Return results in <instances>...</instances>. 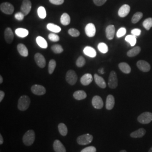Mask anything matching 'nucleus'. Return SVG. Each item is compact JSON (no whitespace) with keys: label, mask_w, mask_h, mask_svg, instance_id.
I'll use <instances>...</instances> for the list:
<instances>
[{"label":"nucleus","mask_w":152,"mask_h":152,"mask_svg":"<svg viewBox=\"0 0 152 152\" xmlns=\"http://www.w3.org/2000/svg\"><path fill=\"white\" fill-rule=\"evenodd\" d=\"M98 72H99V73H100V74H102V75L104 73V69L103 68H100V69H99Z\"/></svg>","instance_id":"obj_49"},{"label":"nucleus","mask_w":152,"mask_h":152,"mask_svg":"<svg viewBox=\"0 0 152 152\" xmlns=\"http://www.w3.org/2000/svg\"><path fill=\"white\" fill-rule=\"evenodd\" d=\"M3 142H4V139H3V137H2V135L1 134V135H0V144H1V145L2 144Z\"/></svg>","instance_id":"obj_50"},{"label":"nucleus","mask_w":152,"mask_h":152,"mask_svg":"<svg viewBox=\"0 0 152 152\" xmlns=\"http://www.w3.org/2000/svg\"><path fill=\"white\" fill-rule=\"evenodd\" d=\"M86 63V61L85 58L83 57V56H79V58L77 59V60L76 61V65L78 66V67H82Z\"/></svg>","instance_id":"obj_39"},{"label":"nucleus","mask_w":152,"mask_h":152,"mask_svg":"<svg viewBox=\"0 0 152 152\" xmlns=\"http://www.w3.org/2000/svg\"><path fill=\"white\" fill-rule=\"evenodd\" d=\"M24 16H25L24 14L20 11V12H17L16 14H15V18L18 20L21 21V20H23L24 19Z\"/></svg>","instance_id":"obj_44"},{"label":"nucleus","mask_w":152,"mask_h":152,"mask_svg":"<svg viewBox=\"0 0 152 152\" xmlns=\"http://www.w3.org/2000/svg\"><path fill=\"white\" fill-rule=\"evenodd\" d=\"M92 76L90 73H86L82 77L80 81L82 85L84 86L89 85L92 81Z\"/></svg>","instance_id":"obj_17"},{"label":"nucleus","mask_w":152,"mask_h":152,"mask_svg":"<svg viewBox=\"0 0 152 152\" xmlns=\"http://www.w3.org/2000/svg\"><path fill=\"white\" fill-rule=\"evenodd\" d=\"M146 134V130L144 128H140L137 130L131 132L130 136L132 138H140Z\"/></svg>","instance_id":"obj_20"},{"label":"nucleus","mask_w":152,"mask_h":152,"mask_svg":"<svg viewBox=\"0 0 152 152\" xmlns=\"http://www.w3.org/2000/svg\"><path fill=\"white\" fill-rule=\"evenodd\" d=\"M130 11V6L129 5L125 4L122 6L118 10V15L121 18H125L127 16Z\"/></svg>","instance_id":"obj_15"},{"label":"nucleus","mask_w":152,"mask_h":152,"mask_svg":"<svg viewBox=\"0 0 152 152\" xmlns=\"http://www.w3.org/2000/svg\"><path fill=\"white\" fill-rule=\"evenodd\" d=\"M93 140V136L89 134H84L81 136H78L77 139V143L79 145H85L90 144Z\"/></svg>","instance_id":"obj_3"},{"label":"nucleus","mask_w":152,"mask_h":152,"mask_svg":"<svg viewBox=\"0 0 152 152\" xmlns=\"http://www.w3.org/2000/svg\"><path fill=\"white\" fill-rule=\"evenodd\" d=\"M94 80H95V83L97 84V85L99 87H100L102 88H105L107 86L106 82L104 80L103 78L101 76H99L97 74H95L94 75Z\"/></svg>","instance_id":"obj_19"},{"label":"nucleus","mask_w":152,"mask_h":152,"mask_svg":"<svg viewBox=\"0 0 152 152\" xmlns=\"http://www.w3.org/2000/svg\"><path fill=\"white\" fill-rule=\"evenodd\" d=\"M126 33V29L124 27H122L118 29L117 33V37L118 38H120L123 37Z\"/></svg>","instance_id":"obj_42"},{"label":"nucleus","mask_w":152,"mask_h":152,"mask_svg":"<svg viewBox=\"0 0 152 152\" xmlns=\"http://www.w3.org/2000/svg\"><path fill=\"white\" fill-rule=\"evenodd\" d=\"M17 50L19 53V54L22 56L27 57L28 55V50L27 47L23 44H19L17 46Z\"/></svg>","instance_id":"obj_22"},{"label":"nucleus","mask_w":152,"mask_h":152,"mask_svg":"<svg viewBox=\"0 0 152 152\" xmlns=\"http://www.w3.org/2000/svg\"><path fill=\"white\" fill-rule=\"evenodd\" d=\"M141 51V48L139 46H136L132 49H131L130 50H129L127 53V55L129 57H134L136 55L139 54V53Z\"/></svg>","instance_id":"obj_29"},{"label":"nucleus","mask_w":152,"mask_h":152,"mask_svg":"<svg viewBox=\"0 0 152 152\" xmlns=\"http://www.w3.org/2000/svg\"><path fill=\"white\" fill-rule=\"evenodd\" d=\"M36 42L38 46L42 49H46L48 46V44L46 39L41 36H38L36 38Z\"/></svg>","instance_id":"obj_27"},{"label":"nucleus","mask_w":152,"mask_h":152,"mask_svg":"<svg viewBox=\"0 0 152 152\" xmlns=\"http://www.w3.org/2000/svg\"><path fill=\"white\" fill-rule=\"evenodd\" d=\"M98 50L103 54H105L108 51V47L107 45L103 42H101L98 44Z\"/></svg>","instance_id":"obj_34"},{"label":"nucleus","mask_w":152,"mask_h":152,"mask_svg":"<svg viewBox=\"0 0 152 152\" xmlns=\"http://www.w3.org/2000/svg\"><path fill=\"white\" fill-rule=\"evenodd\" d=\"M85 33L88 37H92L95 35L96 28L94 24L89 23L85 27Z\"/></svg>","instance_id":"obj_13"},{"label":"nucleus","mask_w":152,"mask_h":152,"mask_svg":"<svg viewBox=\"0 0 152 152\" xmlns=\"http://www.w3.org/2000/svg\"><path fill=\"white\" fill-rule=\"evenodd\" d=\"M78 77L76 72L73 70H69L66 72L65 76V80L69 85H74L77 81Z\"/></svg>","instance_id":"obj_5"},{"label":"nucleus","mask_w":152,"mask_h":152,"mask_svg":"<svg viewBox=\"0 0 152 152\" xmlns=\"http://www.w3.org/2000/svg\"><path fill=\"white\" fill-rule=\"evenodd\" d=\"M148 152H152V147L149 149V150Z\"/></svg>","instance_id":"obj_52"},{"label":"nucleus","mask_w":152,"mask_h":152,"mask_svg":"<svg viewBox=\"0 0 152 152\" xmlns=\"http://www.w3.org/2000/svg\"><path fill=\"white\" fill-rule=\"evenodd\" d=\"M137 121L142 124H148L152 121V113L145 112L141 113L137 117Z\"/></svg>","instance_id":"obj_4"},{"label":"nucleus","mask_w":152,"mask_h":152,"mask_svg":"<svg viewBox=\"0 0 152 152\" xmlns=\"http://www.w3.org/2000/svg\"><path fill=\"white\" fill-rule=\"evenodd\" d=\"M4 36L6 42L8 44H11L13 41L14 35L12 32V31L10 28H7L4 32Z\"/></svg>","instance_id":"obj_14"},{"label":"nucleus","mask_w":152,"mask_h":152,"mask_svg":"<svg viewBox=\"0 0 152 152\" xmlns=\"http://www.w3.org/2000/svg\"><path fill=\"white\" fill-rule=\"evenodd\" d=\"M143 27L149 31L152 27V18L146 19L142 23Z\"/></svg>","instance_id":"obj_35"},{"label":"nucleus","mask_w":152,"mask_h":152,"mask_svg":"<svg viewBox=\"0 0 152 152\" xmlns=\"http://www.w3.org/2000/svg\"><path fill=\"white\" fill-rule=\"evenodd\" d=\"M105 33H106V37L109 40L113 39L114 37L115 34V27L113 25H109L108 26L106 29H105Z\"/></svg>","instance_id":"obj_18"},{"label":"nucleus","mask_w":152,"mask_h":152,"mask_svg":"<svg viewBox=\"0 0 152 152\" xmlns=\"http://www.w3.org/2000/svg\"><path fill=\"white\" fill-rule=\"evenodd\" d=\"M56 65V61L54 59H52L49 61V68H48L49 74L51 75L52 73H53L55 69Z\"/></svg>","instance_id":"obj_38"},{"label":"nucleus","mask_w":152,"mask_h":152,"mask_svg":"<svg viewBox=\"0 0 152 152\" xmlns=\"http://www.w3.org/2000/svg\"><path fill=\"white\" fill-rule=\"evenodd\" d=\"M81 152H96V149L95 147H88L82 149Z\"/></svg>","instance_id":"obj_43"},{"label":"nucleus","mask_w":152,"mask_h":152,"mask_svg":"<svg viewBox=\"0 0 152 152\" xmlns=\"http://www.w3.org/2000/svg\"><path fill=\"white\" fill-rule=\"evenodd\" d=\"M31 104V99L27 95H23L19 99L18 108L21 111H25L27 109Z\"/></svg>","instance_id":"obj_1"},{"label":"nucleus","mask_w":152,"mask_h":152,"mask_svg":"<svg viewBox=\"0 0 152 152\" xmlns=\"http://www.w3.org/2000/svg\"><path fill=\"white\" fill-rule=\"evenodd\" d=\"M32 8V3L30 0H23L20 7V11L25 16L27 15L30 12Z\"/></svg>","instance_id":"obj_8"},{"label":"nucleus","mask_w":152,"mask_h":152,"mask_svg":"<svg viewBox=\"0 0 152 152\" xmlns=\"http://www.w3.org/2000/svg\"><path fill=\"white\" fill-rule=\"evenodd\" d=\"M60 22L63 26H68L71 23V18L67 13H64L60 18Z\"/></svg>","instance_id":"obj_28"},{"label":"nucleus","mask_w":152,"mask_h":152,"mask_svg":"<svg viewBox=\"0 0 152 152\" xmlns=\"http://www.w3.org/2000/svg\"><path fill=\"white\" fill-rule=\"evenodd\" d=\"M141 30L140 29L138 28H136V29H134L131 31V34L136 37L139 36L141 34Z\"/></svg>","instance_id":"obj_47"},{"label":"nucleus","mask_w":152,"mask_h":152,"mask_svg":"<svg viewBox=\"0 0 152 152\" xmlns=\"http://www.w3.org/2000/svg\"><path fill=\"white\" fill-rule=\"evenodd\" d=\"M35 140V132L32 130L27 131L23 137V143L26 146H31Z\"/></svg>","instance_id":"obj_2"},{"label":"nucleus","mask_w":152,"mask_h":152,"mask_svg":"<svg viewBox=\"0 0 152 152\" xmlns=\"http://www.w3.org/2000/svg\"><path fill=\"white\" fill-rule=\"evenodd\" d=\"M38 16L41 19H45L46 17V11L43 6H40L37 10Z\"/></svg>","instance_id":"obj_37"},{"label":"nucleus","mask_w":152,"mask_h":152,"mask_svg":"<svg viewBox=\"0 0 152 152\" xmlns=\"http://www.w3.org/2000/svg\"><path fill=\"white\" fill-rule=\"evenodd\" d=\"M2 82H3V78L2 76H0V83L1 84L2 83Z\"/></svg>","instance_id":"obj_51"},{"label":"nucleus","mask_w":152,"mask_h":152,"mask_svg":"<svg viewBox=\"0 0 152 152\" xmlns=\"http://www.w3.org/2000/svg\"><path fill=\"white\" fill-rule=\"evenodd\" d=\"M33 94L36 95H43L46 93V88L43 86L39 85H34L31 87Z\"/></svg>","instance_id":"obj_9"},{"label":"nucleus","mask_w":152,"mask_h":152,"mask_svg":"<svg viewBox=\"0 0 152 152\" xmlns=\"http://www.w3.org/2000/svg\"><path fill=\"white\" fill-rule=\"evenodd\" d=\"M34 60L39 68H44L46 66V60L44 56L40 53H36L34 55Z\"/></svg>","instance_id":"obj_10"},{"label":"nucleus","mask_w":152,"mask_h":152,"mask_svg":"<svg viewBox=\"0 0 152 152\" xmlns=\"http://www.w3.org/2000/svg\"><path fill=\"white\" fill-rule=\"evenodd\" d=\"M83 53L90 58H95L96 56L95 50L90 46H86L83 49Z\"/></svg>","instance_id":"obj_23"},{"label":"nucleus","mask_w":152,"mask_h":152,"mask_svg":"<svg viewBox=\"0 0 152 152\" xmlns=\"http://www.w3.org/2000/svg\"><path fill=\"white\" fill-rule=\"evenodd\" d=\"M47 28L49 29V31L54 33L60 32L61 30V28L59 27L57 25H55L53 23H49L47 25Z\"/></svg>","instance_id":"obj_31"},{"label":"nucleus","mask_w":152,"mask_h":152,"mask_svg":"<svg viewBox=\"0 0 152 152\" xmlns=\"http://www.w3.org/2000/svg\"><path fill=\"white\" fill-rule=\"evenodd\" d=\"M58 130L59 131V133L62 136H65L68 134V129L66 126L63 124L60 123L58 125Z\"/></svg>","instance_id":"obj_30"},{"label":"nucleus","mask_w":152,"mask_h":152,"mask_svg":"<svg viewBox=\"0 0 152 152\" xmlns=\"http://www.w3.org/2000/svg\"><path fill=\"white\" fill-rule=\"evenodd\" d=\"M137 68L144 72H148L151 70V65L145 60H139L137 62Z\"/></svg>","instance_id":"obj_12"},{"label":"nucleus","mask_w":152,"mask_h":152,"mask_svg":"<svg viewBox=\"0 0 152 152\" xmlns=\"http://www.w3.org/2000/svg\"><path fill=\"white\" fill-rule=\"evenodd\" d=\"M107 0H93V2L95 5L101 6L103 5L104 4L107 2Z\"/></svg>","instance_id":"obj_46"},{"label":"nucleus","mask_w":152,"mask_h":152,"mask_svg":"<svg viewBox=\"0 0 152 152\" xmlns=\"http://www.w3.org/2000/svg\"><path fill=\"white\" fill-rule=\"evenodd\" d=\"M125 41L130 44L131 46H134L136 43V37L132 34L128 35L126 37Z\"/></svg>","instance_id":"obj_32"},{"label":"nucleus","mask_w":152,"mask_h":152,"mask_svg":"<svg viewBox=\"0 0 152 152\" xmlns=\"http://www.w3.org/2000/svg\"><path fill=\"white\" fill-rule=\"evenodd\" d=\"M0 10L5 14L11 15L14 11V7L10 3L6 2L1 4Z\"/></svg>","instance_id":"obj_7"},{"label":"nucleus","mask_w":152,"mask_h":152,"mask_svg":"<svg viewBox=\"0 0 152 152\" xmlns=\"http://www.w3.org/2000/svg\"><path fill=\"white\" fill-rule=\"evenodd\" d=\"M108 86L112 89H114L118 86V78L117 73L114 71H112L109 76Z\"/></svg>","instance_id":"obj_6"},{"label":"nucleus","mask_w":152,"mask_h":152,"mask_svg":"<svg viewBox=\"0 0 152 152\" xmlns=\"http://www.w3.org/2000/svg\"><path fill=\"white\" fill-rule=\"evenodd\" d=\"M115 99L112 95H109L106 100V109L107 110H112L114 107Z\"/></svg>","instance_id":"obj_21"},{"label":"nucleus","mask_w":152,"mask_h":152,"mask_svg":"<svg viewBox=\"0 0 152 152\" xmlns=\"http://www.w3.org/2000/svg\"><path fill=\"white\" fill-rule=\"evenodd\" d=\"M73 97L77 100H81L86 98L87 94L83 90H78L74 92Z\"/></svg>","instance_id":"obj_24"},{"label":"nucleus","mask_w":152,"mask_h":152,"mask_svg":"<svg viewBox=\"0 0 152 152\" xmlns=\"http://www.w3.org/2000/svg\"><path fill=\"white\" fill-rule=\"evenodd\" d=\"M68 33L71 36L74 37H78L80 35V32L79 31L76 29L75 28H71L68 31Z\"/></svg>","instance_id":"obj_40"},{"label":"nucleus","mask_w":152,"mask_h":152,"mask_svg":"<svg viewBox=\"0 0 152 152\" xmlns=\"http://www.w3.org/2000/svg\"><path fill=\"white\" fill-rule=\"evenodd\" d=\"M92 105L95 108L100 109L103 107V101L100 96H95L92 98Z\"/></svg>","instance_id":"obj_11"},{"label":"nucleus","mask_w":152,"mask_h":152,"mask_svg":"<svg viewBox=\"0 0 152 152\" xmlns=\"http://www.w3.org/2000/svg\"><path fill=\"white\" fill-rule=\"evenodd\" d=\"M5 92L3 91H0V102H1L4 99V98L5 97Z\"/></svg>","instance_id":"obj_48"},{"label":"nucleus","mask_w":152,"mask_h":152,"mask_svg":"<svg viewBox=\"0 0 152 152\" xmlns=\"http://www.w3.org/2000/svg\"><path fill=\"white\" fill-rule=\"evenodd\" d=\"M15 34L16 35L21 38H24L26 37H27L28 34H29V32L27 29H24V28H18L15 30Z\"/></svg>","instance_id":"obj_26"},{"label":"nucleus","mask_w":152,"mask_h":152,"mask_svg":"<svg viewBox=\"0 0 152 152\" xmlns=\"http://www.w3.org/2000/svg\"><path fill=\"white\" fill-rule=\"evenodd\" d=\"M120 70L125 74H129L131 72V67L126 63H121L118 65Z\"/></svg>","instance_id":"obj_25"},{"label":"nucleus","mask_w":152,"mask_h":152,"mask_svg":"<svg viewBox=\"0 0 152 152\" xmlns=\"http://www.w3.org/2000/svg\"><path fill=\"white\" fill-rule=\"evenodd\" d=\"M49 38L50 40H51V41H53V42H58L60 39L59 37L57 34H54V33L49 34Z\"/></svg>","instance_id":"obj_41"},{"label":"nucleus","mask_w":152,"mask_h":152,"mask_svg":"<svg viewBox=\"0 0 152 152\" xmlns=\"http://www.w3.org/2000/svg\"><path fill=\"white\" fill-rule=\"evenodd\" d=\"M53 148L55 152H66L64 145L59 140H55L53 144Z\"/></svg>","instance_id":"obj_16"},{"label":"nucleus","mask_w":152,"mask_h":152,"mask_svg":"<svg viewBox=\"0 0 152 152\" xmlns=\"http://www.w3.org/2000/svg\"><path fill=\"white\" fill-rule=\"evenodd\" d=\"M120 152H127V151H125V150H122V151H121Z\"/></svg>","instance_id":"obj_53"},{"label":"nucleus","mask_w":152,"mask_h":152,"mask_svg":"<svg viewBox=\"0 0 152 152\" xmlns=\"http://www.w3.org/2000/svg\"><path fill=\"white\" fill-rule=\"evenodd\" d=\"M51 50L55 54H60L63 51V49L62 46L58 44L54 45L53 46H52Z\"/></svg>","instance_id":"obj_36"},{"label":"nucleus","mask_w":152,"mask_h":152,"mask_svg":"<svg viewBox=\"0 0 152 152\" xmlns=\"http://www.w3.org/2000/svg\"><path fill=\"white\" fill-rule=\"evenodd\" d=\"M142 16H143V14L141 12H137L132 17L131 22L132 23L135 24L141 19L142 18Z\"/></svg>","instance_id":"obj_33"},{"label":"nucleus","mask_w":152,"mask_h":152,"mask_svg":"<svg viewBox=\"0 0 152 152\" xmlns=\"http://www.w3.org/2000/svg\"><path fill=\"white\" fill-rule=\"evenodd\" d=\"M49 1L52 4L55 5H60L64 3V0H49Z\"/></svg>","instance_id":"obj_45"}]
</instances>
